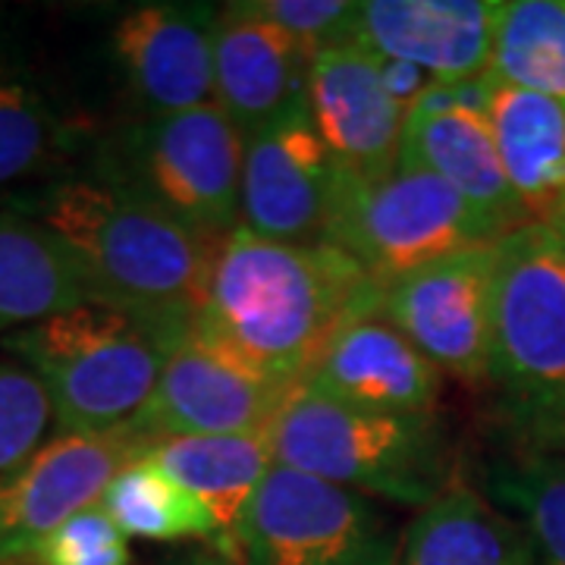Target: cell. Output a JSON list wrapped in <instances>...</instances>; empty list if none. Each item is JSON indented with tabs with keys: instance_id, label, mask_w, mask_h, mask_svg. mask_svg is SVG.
I'll return each instance as SVG.
<instances>
[{
	"instance_id": "cell-30",
	"label": "cell",
	"mask_w": 565,
	"mask_h": 565,
	"mask_svg": "<svg viewBox=\"0 0 565 565\" xmlns=\"http://www.w3.org/2000/svg\"><path fill=\"white\" fill-rule=\"evenodd\" d=\"M377 57V54H374ZM377 66H381V79H384L386 92L393 95V102L399 104L405 110V117L415 110V104L422 102V95L430 88V76L412 66V63L403 61H390V57H377Z\"/></svg>"
},
{
	"instance_id": "cell-14",
	"label": "cell",
	"mask_w": 565,
	"mask_h": 565,
	"mask_svg": "<svg viewBox=\"0 0 565 565\" xmlns=\"http://www.w3.org/2000/svg\"><path fill=\"white\" fill-rule=\"evenodd\" d=\"M308 117L355 180H377L399 167L405 110L381 79L377 57L362 44L318 51L308 63Z\"/></svg>"
},
{
	"instance_id": "cell-12",
	"label": "cell",
	"mask_w": 565,
	"mask_h": 565,
	"mask_svg": "<svg viewBox=\"0 0 565 565\" xmlns=\"http://www.w3.org/2000/svg\"><path fill=\"white\" fill-rule=\"evenodd\" d=\"M289 390L189 333L163 359L158 384L129 430L145 446L177 437L258 434L274 422Z\"/></svg>"
},
{
	"instance_id": "cell-21",
	"label": "cell",
	"mask_w": 565,
	"mask_h": 565,
	"mask_svg": "<svg viewBox=\"0 0 565 565\" xmlns=\"http://www.w3.org/2000/svg\"><path fill=\"white\" fill-rule=\"evenodd\" d=\"M396 565H537L509 512L462 478L403 527Z\"/></svg>"
},
{
	"instance_id": "cell-29",
	"label": "cell",
	"mask_w": 565,
	"mask_h": 565,
	"mask_svg": "<svg viewBox=\"0 0 565 565\" xmlns=\"http://www.w3.org/2000/svg\"><path fill=\"white\" fill-rule=\"evenodd\" d=\"M39 565H132L129 537L98 505L66 519L35 553Z\"/></svg>"
},
{
	"instance_id": "cell-10",
	"label": "cell",
	"mask_w": 565,
	"mask_h": 565,
	"mask_svg": "<svg viewBox=\"0 0 565 565\" xmlns=\"http://www.w3.org/2000/svg\"><path fill=\"white\" fill-rule=\"evenodd\" d=\"M145 449L122 427L114 434H54L25 462L0 475V565L35 559L39 546L88 505Z\"/></svg>"
},
{
	"instance_id": "cell-22",
	"label": "cell",
	"mask_w": 565,
	"mask_h": 565,
	"mask_svg": "<svg viewBox=\"0 0 565 565\" xmlns=\"http://www.w3.org/2000/svg\"><path fill=\"white\" fill-rule=\"evenodd\" d=\"M88 302L73 252L32 217L0 211V340Z\"/></svg>"
},
{
	"instance_id": "cell-24",
	"label": "cell",
	"mask_w": 565,
	"mask_h": 565,
	"mask_svg": "<svg viewBox=\"0 0 565 565\" xmlns=\"http://www.w3.org/2000/svg\"><path fill=\"white\" fill-rule=\"evenodd\" d=\"M487 76L565 107V0H503Z\"/></svg>"
},
{
	"instance_id": "cell-17",
	"label": "cell",
	"mask_w": 565,
	"mask_h": 565,
	"mask_svg": "<svg viewBox=\"0 0 565 565\" xmlns=\"http://www.w3.org/2000/svg\"><path fill=\"white\" fill-rule=\"evenodd\" d=\"M503 0H362L355 44L434 82L487 76Z\"/></svg>"
},
{
	"instance_id": "cell-5",
	"label": "cell",
	"mask_w": 565,
	"mask_h": 565,
	"mask_svg": "<svg viewBox=\"0 0 565 565\" xmlns=\"http://www.w3.org/2000/svg\"><path fill=\"white\" fill-rule=\"evenodd\" d=\"M163 327L104 305H79L29 323L0 349L44 390L57 434H114L129 427L158 384L163 359L182 343Z\"/></svg>"
},
{
	"instance_id": "cell-11",
	"label": "cell",
	"mask_w": 565,
	"mask_h": 565,
	"mask_svg": "<svg viewBox=\"0 0 565 565\" xmlns=\"http://www.w3.org/2000/svg\"><path fill=\"white\" fill-rule=\"evenodd\" d=\"M343 170L311 126L308 110L245 139L239 226L286 245L327 243Z\"/></svg>"
},
{
	"instance_id": "cell-16",
	"label": "cell",
	"mask_w": 565,
	"mask_h": 565,
	"mask_svg": "<svg viewBox=\"0 0 565 565\" xmlns=\"http://www.w3.org/2000/svg\"><path fill=\"white\" fill-rule=\"evenodd\" d=\"M446 377L377 315H359L333 333L302 386L337 403L386 415H437Z\"/></svg>"
},
{
	"instance_id": "cell-13",
	"label": "cell",
	"mask_w": 565,
	"mask_h": 565,
	"mask_svg": "<svg viewBox=\"0 0 565 565\" xmlns=\"http://www.w3.org/2000/svg\"><path fill=\"white\" fill-rule=\"evenodd\" d=\"M214 3H139L110 32V57L136 117H167L214 102Z\"/></svg>"
},
{
	"instance_id": "cell-26",
	"label": "cell",
	"mask_w": 565,
	"mask_h": 565,
	"mask_svg": "<svg viewBox=\"0 0 565 565\" xmlns=\"http://www.w3.org/2000/svg\"><path fill=\"white\" fill-rule=\"evenodd\" d=\"M76 141V126L57 110L29 70L0 61V189L41 173Z\"/></svg>"
},
{
	"instance_id": "cell-25",
	"label": "cell",
	"mask_w": 565,
	"mask_h": 565,
	"mask_svg": "<svg viewBox=\"0 0 565 565\" xmlns=\"http://www.w3.org/2000/svg\"><path fill=\"white\" fill-rule=\"evenodd\" d=\"M484 493L525 527L537 565H565V452L522 449L493 459Z\"/></svg>"
},
{
	"instance_id": "cell-28",
	"label": "cell",
	"mask_w": 565,
	"mask_h": 565,
	"mask_svg": "<svg viewBox=\"0 0 565 565\" xmlns=\"http://www.w3.org/2000/svg\"><path fill=\"white\" fill-rule=\"evenodd\" d=\"M264 20L299 41L315 57L318 51L355 44L359 3L355 0H252Z\"/></svg>"
},
{
	"instance_id": "cell-19",
	"label": "cell",
	"mask_w": 565,
	"mask_h": 565,
	"mask_svg": "<svg viewBox=\"0 0 565 565\" xmlns=\"http://www.w3.org/2000/svg\"><path fill=\"white\" fill-rule=\"evenodd\" d=\"M487 122L505 180L527 221H559L565 207L563 104L493 82Z\"/></svg>"
},
{
	"instance_id": "cell-6",
	"label": "cell",
	"mask_w": 565,
	"mask_h": 565,
	"mask_svg": "<svg viewBox=\"0 0 565 565\" xmlns=\"http://www.w3.org/2000/svg\"><path fill=\"white\" fill-rule=\"evenodd\" d=\"M239 129L217 104L167 117H129L95 148L92 173L154 204L204 243L221 245L239 226Z\"/></svg>"
},
{
	"instance_id": "cell-9",
	"label": "cell",
	"mask_w": 565,
	"mask_h": 565,
	"mask_svg": "<svg viewBox=\"0 0 565 565\" xmlns=\"http://www.w3.org/2000/svg\"><path fill=\"white\" fill-rule=\"evenodd\" d=\"M493 243L475 245L440 262L377 282V308L393 330L471 390H487L490 362Z\"/></svg>"
},
{
	"instance_id": "cell-8",
	"label": "cell",
	"mask_w": 565,
	"mask_h": 565,
	"mask_svg": "<svg viewBox=\"0 0 565 565\" xmlns=\"http://www.w3.org/2000/svg\"><path fill=\"white\" fill-rule=\"evenodd\" d=\"M399 537L377 500L274 465L236 550L239 565H396Z\"/></svg>"
},
{
	"instance_id": "cell-18",
	"label": "cell",
	"mask_w": 565,
	"mask_h": 565,
	"mask_svg": "<svg viewBox=\"0 0 565 565\" xmlns=\"http://www.w3.org/2000/svg\"><path fill=\"white\" fill-rule=\"evenodd\" d=\"M399 163L412 170H427L452 185L493 226L497 236L527 223L522 204L505 180L487 110H412L405 122Z\"/></svg>"
},
{
	"instance_id": "cell-2",
	"label": "cell",
	"mask_w": 565,
	"mask_h": 565,
	"mask_svg": "<svg viewBox=\"0 0 565 565\" xmlns=\"http://www.w3.org/2000/svg\"><path fill=\"white\" fill-rule=\"evenodd\" d=\"M13 211L47 226L79 264L92 302L163 327L195 330L217 245L170 221L154 204L95 177H63Z\"/></svg>"
},
{
	"instance_id": "cell-3",
	"label": "cell",
	"mask_w": 565,
	"mask_h": 565,
	"mask_svg": "<svg viewBox=\"0 0 565 565\" xmlns=\"http://www.w3.org/2000/svg\"><path fill=\"white\" fill-rule=\"evenodd\" d=\"M487 390L525 449L565 452V223L527 221L493 243Z\"/></svg>"
},
{
	"instance_id": "cell-4",
	"label": "cell",
	"mask_w": 565,
	"mask_h": 565,
	"mask_svg": "<svg viewBox=\"0 0 565 565\" xmlns=\"http://www.w3.org/2000/svg\"><path fill=\"white\" fill-rule=\"evenodd\" d=\"M264 434L277 465L377 503L424 509L459 481L440 415H386L296 384Z\"/></svg>"
},
{
	"instance_id": "cell-15",
	"label": "cell",
	"mask_w": 565,
	"mask_h": 565,
	"mask_svg": "<svg viewBox=\"0 0 565 565\" xmlns=\"http://www.w3.org/2000/svg\"><path fill=\"white\" fill-rule=\"evenodd\" d=\"M311 54L264 20L252 0L221 7L214 29V104L252 139L308 110Z\"/></svg>"
},
{
	"instance_id": "cell-20",
	"label": "cell",
	"mask_w": 565,
	"mask_h": 565,
	"mask_svg": "<svg viewBox=\"0 0 565 565\" xmlns=\"http://www.w3.org/2000/svg\"><path fill=\"white\" fill-rule=\"evenodd\" d=\"M145 462L163 471L182 490L211 505L223 531V556L239 563L236 531L248 505L274 468L267 434H211V437H177L154 440L139 452Z\"/></svg>"
},
{
	"instance_id": "cell-27",
	"label": "cell",
	"mask_w": 565,
	"mask_h": 565,
	"mask_svg": "<svg viewBox=\"0 0 565 565\" xmlns=\"http://www.w3.org/2000/svg\"><path fill=\"white\" fill-rule=\"evenodd\" d=\"M54 424L41 384L20 362L0 355V475L25 462Z\"/></svg>"
},
{
	"instance_id": "cell-32",
	"label": "cell",
	"mask_w": 565,
	"mask_h": 565,
	"mask_svg": "<svg viewBox=\"0 0 565 565\" xmlns=\"http://www.w3.org/2000/svg\"><path fill=\"white\" fill-rule=\"evenodd\" d=\"M559 223H565V207H563V217H559Z\"/></svg>"
},
{
	"instance_id": "cell-31",
	"label": "cell",
	"mask_w": 565,
	"mask_h": 565,
	"mask_svg": "<svg viewBox=\"0 0 565 565\" xmlns=\"http://www.w3.org/2000/svg\"><path fill=\"white\" fill-rule=\"evenodd\" d=\"M161 565H239L236 559L223 556L217 550L204 546V550H185V553H177L170 559H163Z\"/></svg>"
},
{
	"instance_id": "cell-1",
	"label": "cell",
	"mask_w": 565,
	"mask_h": 565,
	"mask_svg": "<svg viewBox=\"0 0 565 565\" xmlns=\"http://www.w3.org/2000/svg\"><path fill=\"white\" fill-rule=\"evenodd\" d=\"M377 280L333 245H286L236 226L214 255L195 337L255 374L296 386L333 333L374 315Z\"/></svg>"
},
{
	"instance_id": "cell-7",
	"label": "cell",
	"mask_w": 565,
	"mask_h": 565,
	"mask_svg": "<svg viewBox=\"0 0 565 565\" xmlns=\"http://www.w3.org/2000/svg\"><path fill=\"white\" fill-rule=\"evenodd\" d=\"M497 239L493 226L452 185L403 163L377 180L343 173L327 233V245L345 252L377 282Z\"/></svg>"
},
{
	"instance_id": "cell-23",
	"label": "cell",
	"mask_w": 565,
	"mask_h": 565,
	"mask_svg": "<svg viewBox=\"0 0 565 565\" xmlns=\"http://www.w3.org/2000/svg\"><path fill=\"white\" fill-rule=\"evenodd\" d=\"M102 509L114 519L126 537L136 541H204L211 550H223V531L211 505L182 490L145 459H132L107 484Z\"/></svg>"
}]
</instances>
